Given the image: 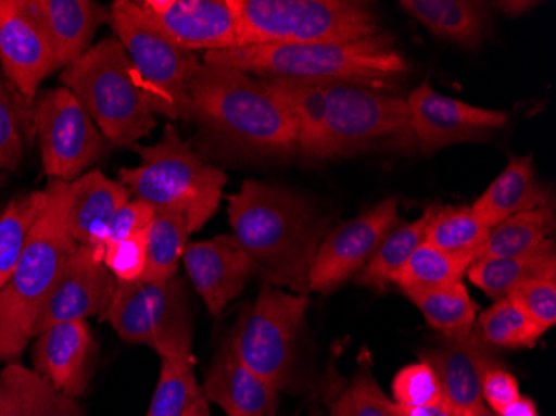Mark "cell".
Masks as SVG:
<instances>
[{"instance_id": "1", "label": "cell", "mask_w": 556, "mask_h": 416, "mask_svg": "<svg viewBox=\"0 0 556 416\" xmlns=\"http://www.w3.org/2000/svg\"><path fill=\"white\" fill-rule=\"evenodd\" d=\"M227 200L232 236L239 240L267 283L307 295L308 272L330 218L321 217L302 197L265 181L245 180Z\"/></svg>"}, {"instance_id": "2", "label": "cell", "mask_w": 556, "mask_h": 416, "mask_svg": "<svg viewBox=\"0 0 556 416\" xmlns=\"http://www.w3.org/2000/svg\"><path fill=\"white\" fill-rule=\"evenodd\" d=\"M187 90L190 117L222 146L262 159L299 152L292 117L255 75L200 61Z\"/></svg>"}, {"instance_id": "3", "label": "cell", "mask_w": 556, "mask_h": 416, "mask_svg": "<svg viewBox=\"0 0 556 416\" xmlns=\"http://www.w3.org/2000/svg\"><path fill=\"white\" fill-rule=\"evenodd\" d=\"M202 62L255 77L327 80L392 92L408 65L389 33L349 43H270L205 52Z\"/></svg>"}, {"instance_id": "4", "label": "cell", "mask_w": 556, "mask_h": 416, "mask_svg": "<svg viewBox=\"0 0 556 416\" xmlns=\"http://www.w3.org/2000/svg\"><path fill=\"white\" fill-rule=\"evenodd\" d=\"M49 203L30 231L14 274L0 289V363L17 362L33 338L47 297L77 242L72 236L71 186L49 180Z\"/></svg>"}, {"instance_id": "5", "label": "cell", "mask_w": 556, "mask_h": 416, "mask_svg": "<svg viewBox=\"0 0 556 416\" xmlns=\"http://www.w3.org/2000/svg\"><path fill=\"white\" fill-rule=\"evenodd\" d=\"M140 164L121 168L118 178L132 197L154 206L155 212L184 215L190 234L202 230L217 214L227 175L207 164L182 139L174 125H167L164 136L152 146H132Z\"/></svg>"}, {"instance_id": "6", "label": "cell", "mask_w": 556, "mask_h": 416, "mask_svg": "<svg viewBox=\"0 0 556 416\" xmlns=\"http://www.w3.org/2000/svg\"><path fill=\"white\" fill-rule=\"evenodd\" d=\"M61 83L112 146H136L157 125L129 55L115 36L93 43L83 58L62 68Z\"/></svg>"}, {"instance_id": "7", "label": "cell", "mask_w": 556, "mask_h": 416, "mask_svg": "<svg viewBox=\"0 0 556 416\" xmlns=\"http://www.w3.org/2000/svg\"><path fill=\"white\" fill-rule=\"evenodd\" d=\"M239 47L349 43L382 34L374 5L357 0H232ZM237 47V49H239Z\"/></svg>"}, {"instance_id": "8", "label": "cell", "mask_w": 556, "mask_h": 416, "mask_svg": "<svg viewBox=\"0 0 556 416\" xmlns=\"http://www.w3.org/2000/svg\"><path fill=\"white\" fill-rule=\"evenodd\" d=\"M307 310V295L264 283L227 338L233 353L278 393L302 392L300 337Z\"/></svg>"}, {"instance_id": "9", "label": "cell", "mask_w": 556, "mask_h": 416, "mask_svg": "<svg viewBox=\"0 0 556 416\" xmlns=\"http://www.w3.org/2000/svg\"><path fill=\"white\" fill-rule=\"evenodd\" d=\"M130 345H146L177 367H193V327L186 281H117L111 305L100 315Z\"/></svg>"}, {"instance_id": "10", "label": "cell", "mask_w": 556, "mask_h": 416, "mask_svg": "<svg viewBox=\"0 0 556 416\" xmlns=\"http://www.w3.org/2000/svg\"><path fill=\"white\" fill-rule=\"evenodd\" d=\"M108 24L129 55L152 112L170 121H192L187 84L200 59L168 42L134 0L114 2Z\"/></svg>"}, {"instance_id": "11", "label": "cell", "mask_w": 556, "mask_h": 416, "mask_svg": "<svg viewBox=\"0 0 556 416\" xmlns=\"http://www.w3.org/2000/svg\"><path fill=\"white\" fill-rule=\"evenodd\" d=\"M324 84L327 127L317 161H332L380 146L414 149L417 142L407 100L353 84Z\"/></svg>"}, {"instance_id": "12", "label": "cell", "mask_w": 556, "mask_h": 416, "mask_svg": "<svg viewBox=\"0 0 556 416\" xmlns=\"http://www.w3.org/2000/svg\"><path fill=\"white\" fill-rule=\"evenodd\" d=\"M42 167L50 180L72 184L109 152V142L71 90L39 92L33 112Z\"/></svg>"}, {"instance_id": "13", "label": "cell", "mask_w": 556, "mask_h": 416, "mask_svg": "<svg viewBox=\"0 0 556 416\" xmlns=\"http://www.w3.org/2000/svg\"><path fill=\"white\" fill-rule=\"evenodd\" d=\"M399 199L390 197L364 214L328 230L308 272L311 292L332 293L357 277L393 228L399 227Z\"/></svg>"}, {"instance_id": "14", "label": "cell", "mask_w": 556, "mask_h": 416, "mask_svg": "<svg viewBox=\"0 0 556 416\" xmlns=\"http://www.w3.org/2000/svg\"><path fill=\"white\" fill-rule=\"evenodd\" d=\"M0 65L33 130L40 84L59 68L52 47L25 8V0H0Z\"/></svg>"}, {"instance_id": "15", "label": "cell", "mask_w": 556, "mask_h": 416, "mask_svg": "<svg viewBox=\"0 0 556 416\" xmlns=\"http://www.w3.org/2000/svg\"><path fill=\"white\" fill-rule=\"evenodd\" d=\"M147 21L187 52L237 49L239 17L232 0H136Z\"/></svg>"}, {"instance_id": "16", "label": "cell", "mask_w": 556, "mask_h": 416, "mask_svg": "<svg viewBox=\"0 0 556 416\" xmlns=\"http://www.w3.org/2000/svg\"><path fill=\"white\" fill-rule=\"evenodd\" d=\"M104 255L92 247H77L40 310L33 338L54 325L104 314L117 289V278L105 267Z\"/></svg>"}, {"instance_id": "17", "label": "cell", "mask_w": 556, "mask_h": 416, "mask_svg": "<svg viewBox=\"0 0 556 416\" xmlns=\"http://www.w3.org/2000/svg\"><path fill=\"white\" fill-rule=\"evenodd\" d=\"M410 109L415 142L424 153H433L455 143L482 140L493 130L507 127L505 112L473 108L452 97L435 92L425 80L410 93Z\"/></svg>"}, {"instance_id": "18", "label": "cell", "mask_w": 556, "mask_h": 416, "mask_svg": "<svg viewBox=\"0 0 556 416\" xmlns=\"http://www.w3.org/2000/svg\"><path fill=\"white\" fill-rule=\"evenodd\" d=\"M418 358L435 370L445 402L457 415L485 405L482 399L483 375L503 365L495 346L483 340L477 328L464 337H440L421 349Z\"/></svg>"}, {"instance_id": "19", "label": "cell", "mask_w": 556, "mask_h": 416, "mask_svg": "<svg viewBox=\"0 0 556 416\" xmlns=\"http://www.w3.org/2000/svg\"><path fill=\"white\" fill-rule=\"evenodd\" d=\"M182 262L187 277L214 317L242 295L250 278L264 277L261 267L232 234L189 243L184 250Z\"/></svg>"}, {"instance_id": "20", "label": "cell", "mask_w": 556, "mask_h": 416, "mask_svg": "<svg viewBox=\"0 0 556 416\" xmlns=\"http://www.w3.org/2000/svg\"><path fill=\"white\" fill-rule=\"evenodd\" d=\"M99 346L87 320L64 322L37 335L33 370L68 399L87 395Z\"/></svg>"}, {"instance_id": "21", "label": "cell", "mask_w": 556, "mask_h": 416, "mask_svg": "<svg viewBox=\"0 0 556 416\" xmlns=\"http://www.w3.org/2000/svg\"><path fill=\"white\" fill-rule=\"evenodd\" d=\"M202 392L227 416H277L280 393L250 370L225 340L205 375Z\"/></svg>"}, {"instance_id": "22", "label": "cell", "mask_w": 556, "mask_h": 416, "mask_svg": "<svg viewBox=\"0 0 556 416\" xmlns=\"http://www.w3.org/2000/svg\"><path fill=\"white\" fill-rule=\"evenodd\" d=\"M25 8L46 34L58 68L83 58L109 21V9L92 0H25Z\"/></svg>"}, {"instance_id": "23", "label": "cell", "mask_w": 556, "mask_h": 416, "mask_svg": "<svg viewBox=\"0 0 556 416\" xmlns=\"http://www.w3.org/2000/svg\"><path fill=\"white\" fill-rule=\"evenodd\" d=\"M68 186V214L75 242L105 253L109 225L122 206L132 199V193L124 184L105 177L97 168L80 175Z\"/></svg>"}, {"instance_id": "24", "label": "cell", "mask_w": 556, "mask_h": 416, "mask_svg": "<svg viewBox=\"0 0 556 416\" xmlns=\"http://www.w3.org/2000/svg\"><path fill=\"white\" fill-rule=\"evenodd\" d=\"M548 192L536 178L533 155L510 157L507 168L475 200L471 211L486 227L493 228L521 212L545 205Z\"/></svg>"}, {"instance_id": "25", "label": "cell", "mask_w": 556, "mask_h": 416, "mask_svg": "<svg viewBox=\"0 0 556 416\" xmlns=\"http://www.w3.org/2000/svg\"><path fill=\"white\" fill-rule=\"evenodd\" d=\"M268 92L292 117L303 157L318 159L327 127V92L324 80L258 77Z\"/></svg>"}, {"instance_id": "26", "label": "cell", "mask_w": 556, "mask_h": 416, "mask_svg": "<svg viewBox=\"0 0 556 416\" xmlns=\"http://www.w3.org/2000/svg\"><path fill=\"white\" fill-rule=\"evenodd\" d=\"M0 416H87L77 400L58 392L33 368L12 362L0 371Z\"/></svg>"}, {"instance_id": "27", "label": "cell", "mask_w": 556, "mask_h": 416, "mask_svg": "<svg viewBox=\"0 0 556 416\" xmlns=\"http://www.w3.org/2000/svg\"><path fill=\"white\" fill-rule=\"evenodd\" d=\"M402 11L425 25L437 37L475 49L483 42L489 14L483 2L473 0H402Z\"/></svg>"}, {"instance_id": "28", "label": "cell", "mask_w": 556, "mask_h": 416, "mask_svg": "<svg viewBox=\"0 0 556 416\" xmlns=\"http://www.w3.org/2000/svg\"><path fill=\"white\" fill-rule=\"evenodd\" d=\"M468 280L490 299H505L515 287L539 277H556L555 240L527 255L478 259L467 270Z\"/></svg>"}, {"instance_id": "29", "label": "cell", "mask_w": 556, "mask_h": 416, "mask_svg": "<svg viewBox=\"0 0 556 416\" xmlns=\"http://www.w3.org/2000/svg\"><path fill=\"white\" fill-rule=\"evenodd\" d=\"M553 231L555 214L553 206L545 203L495 225L475 260L527 255L552 240Z\"/></svg>"}, {"instance_id": "30", "label": "cell", "mask_w": 556, "mask_h": 416, "mask_svg": "<svg viewBox=\"0 0 556 416\" xmlns=\"http://www.w3.org/2000/svg\"><path fill=\"white\" fill-rule=\"evenodd\" d=\"M420 310L425 320L440 337H464L477 322V310L467 287L462 281L437 289L403 292Z\"/></svg>"}, {"instance_id": "31", "label": "cell", "mask_w": 556, "mask_h": 416, "mask_svg": "<svg viewBox=\"0 0 556 416\" xmlns=\"http://www.w3.org/2000/svg\"><path fill=\"white\" fill-rule=\"evenodd\" d=\"M437 211L439 205L428 206L417 220L393 228L368 260L364 270L355 277L357 283L370 289H386L387 283H392L393 275L407 264L415 250L425 242L428 225Z\"/></svg>"}, {"instance_id": "32", "label": "cell", "mask_w": 556, "mask_h": 416, "mask_svg": "<svg viewBox=\"0 0 556 416\" xmlns=\"http://www.w3.org/2000/svg\"><path fill=\"white\" fill-rule=\"evenodd\" d=\"M49 203L47 190H34L12 199L0 212V289L8 283L24 253L34 225Z\"/></svg>"}, {"instance_id": "33", "label": "cell", "mask_w": 556, "mask_h": 416, "mask_svg": "<svg viewBox=\"0 0 556 416\" xmlns=\"http://www.w3.org/2000/svg\"><path fill=\"white\" fill-rule=\"evenodd\" d=\"M190 231L187 218L157 212L147 228V265L142 281H165L177 275Z\"/></svg>"}, {"instance_id": "34", "label": "cell", "mask_w": 556, "mask_h": 416, "mask_svg": "<svg viewBox=\"0 0 556 416\" xmlns=\"http://www.w3.org/2000/svg\"><path fill=\"white\" fill-rule=\"evenodd\" d=\"M490 230L471 211V205L439 206L428 225L425 242L450 255L477 259L478 250L489 239Z\"/></svg>"}, {"instance_id": "35", "label": "cell", "mask_w": 556, "mask_h": 416, "mask_svg": "<svg viewBox=\"0 0 556 416\" xmlns=\"http://www.w3.org/2000/svg\"><path fill=\"white\" fill-rule=\"evenodd\" d=\"M473 262V256L450 255L424 242L393 275L392 283L399 285L402 292L445 287L462 281Z\"/></svg>"}, {"instance_id": "36", "label": "cell", "mask_w": 556, "mask_h": 416, "mask_svg": "<svg viewBox=\"0 0 556 416\" xmlns=\"http://www.w3.org/2000/svg\"><path fill=\"white\" fill-rule=\"evenodd\" d=\"M475 328L495 349L511 350L532 349L546 331L507 297L495 300L475 322Z\"/></svg>"}, {"instance_id": "37", "label": "cell", "mask_w": 556, "mask_h": 416, "mask_svg": "<svg viewBox=\"0 0 556 416\" xmlns=\"http://www.w3.org/2000/svg\"><path fill=\"white\" fill-rule=\"evenodd\" d=\"M202 396L193 367H177L161 360L157 387L143 416H184Z\"/></svg>"}, {"instance_id": "38", "label": "cell", "mask_w": 556, "mask_h": 416, "mask_svg": "<svg viewBox=\"0 0 556 416\" xmlns=\"http://www.w3.org/2000/svg\"><path fill=\"white\" fill-rule=\"evenodd\" d=\"M24 136L33 139L21 103L0 80V171H17L24 159Z\"/></svg>"}, {"instance_id": "39", "label": "cell", "mask_w": 556, "mask_h": 416, "mask_svg": "<svg viewBox=\"0 0 556 416\" xmlns=\"http://www.w3.org/2000/svg\"><path fill=\"white\" fill-rule=\"evenodd\" d=\"M393 402L403 406H425L445 402L439 377L428 363L403 367L392 381Z\"/></svg>"}, {"instance_id": "40", "label": "cell", "mask_w": 556, "mask_h": 416, "mask_svg": "<svg viewBox=\"0 0 556 416\" xmlns=\"http://www.w3.org/2000/svg\"><path fill=\"white\" fill-rule=\"evenodd\" d=\"M507 299L545 330L555 327L556 277H539L523 281L508 293Z\"/></svg>"}, {"instance_id": "41", "label": "cell", "mask_w": 556, "mask_h": 416, "mask_svg": "<svg viewBox=\"0 0 556 416\" xmlns=\"http://www.w3.org/2000/svg\"><path fill=\"white\" fill-rule=\"evenodd\" d=\"M343 395L349 416H396L395 403L387 399L367 363H362Z\"/></svg>"}, {"instance_id": "42", "label": "cell", "mask_w": 556, "mask_h": 416, "mask_svg": "<svg viewBox=\"0 0 556 416\" xmlns=\"http://www.w3.org/2000/svg\"><path fill=\"white\" fill-rule=\"evenodd\" d=\"M104 265L117 281L132 283L142 280L147 265V230L109 245Z\"/></svg>"}, {"instance_id": "43", "label": "cell", "mask_w": 556, "mask_h": 416, "mask_svg": "<svg viewBox=\"0 0 556 416\" xmlns=\"http://www.w3.org/2000/svg\"><path fill=\"white\" fill-rule=\"evenodd\" d=\"M155 214L157 212L154 206L132 197L112 218L108 230V247L146 231Z\"/></svg>"}, {"instance_id": "44", "label": "cell", "mask_w": 556, "mask_h": 416, "mask_svg": "<svg viewBox=\"0 0 556 416\" xmlns=\"http://www.w3.org/2000/svg\"><path fill=\"white\" fill-rule=\"evenodd\" d=\"M520 385L517 377L505 368V365L490 368L482 380L483 403L495 413L507 408L520 396Z\"/></svg>"}, {"instance_id": "45", "label": "cell", "mask_w": 556, "mask_h": 416, "mask_svg": "<svg viewBox=\"0 0 556 416\" xmlns=\"http://www.w3.org/2000/svg\"><path fill=\"white\" fill-rule=\"evenodd\" d=\"M395 413L396 416H457L446 402L425 406H403L395 403Z\"/></svg>"}, {"instance_id": "46", "label": "cell", "mask_w": 556, "mask_h": 416, "mask_svg": "<svg viewBox=\"0 0 556 416\" xmlns=\"http://www.w3.org/2000/svg\"><path fill=\"white\" fill-rule=\"evenodd\" d=\"M498 416H540V413L536 403L532 399L520 395L507 408H503Z\"/></svg>"}, {"instance_id": "47", "label": "cell", "mask_w": 556, "mask_h": 416, "mask_svg": "<svg viewBox=\"0 0 556 416\" xmlns=\"http://www.w3.org/2000/svg\"><path fill=\"white\" fill-rule=\"evenodd\" d=\"M493 8L502 11L503 14L510 15V17H520L525 12L535 8V2L530 0H505V2H493Z\"/></svg>"}, {"instance_id": "48", "label": "cell", "mask_w": 556, "mask_h": 416, "mask_svg": "<svg viewBox=\"0 0 556 416\" xmlns=\"http://www.w3.org/2000/svg\"><path fill=\"white\" fill-rule=\"evenodd\" d=\"M184 416H212L211 413V403L205 399V395L202 399L197 400L192 406H190L189 412Z\"/></svg>"}, {"instance_id": "49", "label": "cell", "mask_w": 556, "mask_h": 416, "mask_svg": "<svg viewBox=\"0 0 556 416\" xmlns=\"http://www.w3.org/2000/svg\"><path fill=\"white\" fill-rule=\"evenodd\" d=\"M330 409H332V416H349V408H346L345 395L343 393L330 403Z\"/></svg>"}, {"instance_id": "50", "label": "cell", "mask_w": 556, "mask_h": 416, "mask_svg": "<svg viewBox=\"0 0 556 416\" xmlns=\"http://www.w3.org/2000/svg\"><path fill=\"white\" fill-rule=\"evenodd\" d=\"M457 416H498V413L493 412V409H490L486 405H482L480 408L473 409V412L464 413V415Z\"/></svg>"}]
</instances>
